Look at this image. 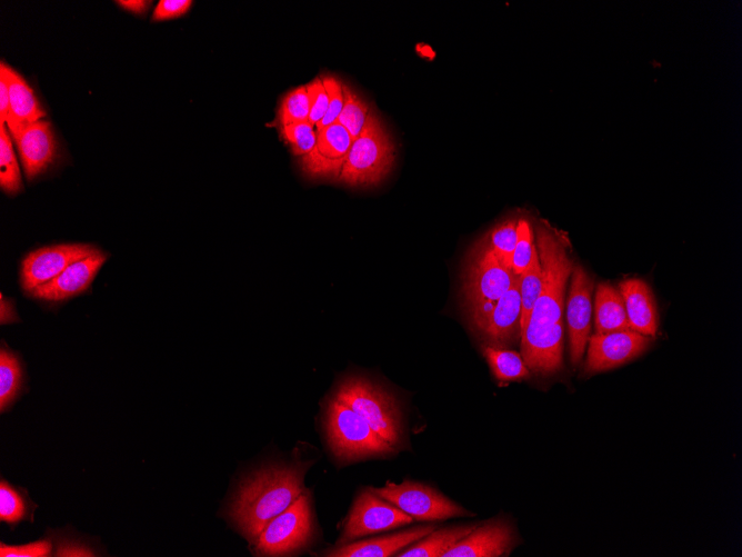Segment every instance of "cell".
I'll list each match as a JSON object with an SVG mask.
<instances>
[{
	"label": "cell",
	"mask_w": 742,
	"mask_h": 557,
	"mask_svg": "<svg viewBox=\"0 0 742 557\" xmlns=\"http://www.w3.org/2000/svg\"><path fill=\"white\" fill-rule=\"evenodd\" d=\"M521 296L520 276L499 298L490 314L477 326L494 345H504L520 332Z\"/></svg>",
	"instance_id": "ac0fdd59"
},
{
	"label": "cell",
	"mask_w": 742,
	"mask_h": 557,
	"mask_svg": "<svg viewBox=\"0 0 742 557\" xmlns=\"http://www.w3.org/2000/svg\"><path fill=\"white\" fill-rule=\"evenodd\" d=\"M485 242L492 249L498 260L512 270V257L517 242V221L509 219L495 226L489 232Z\"/></svg>",
	"instance_id": "83f0119b"
},
{
	"label": "cell",
	"mask_w": 742,
	"mask_h": 557,
	"mask_svg": "<svg viewBox=\"0 0 742 557\" xmlns=\"http://www.w3.org/2000/svg\"><path fill=\"white\" fill-rule=\"evenodd\" d=\"M541 265L535 250L527 270L520 276L521 316L520 336L523 334L531 310L541 292Z\"/></svg>",
	"instance_id": "4316f807"
},
{
	"label": "cell",
	"mask_w": 742,
	"mask_h": 557,
	"mask_svg": "<svg viewBox=\"0 0 742 557\" xmlns=\"http://www.w3.org/2000/svg\"><path fill=\"white\" fill-rule=\"evenodd\" d=\"M0 76L6 79L10 99V113L6 125L11 137L16 138L28 125L41 120L46 112L20 73L1 62Z\"/></svg>",
	"instance_id": "e0dca14e"
},
{
	"label": "cell",
	"mask_w": 742,
	"mask_h": 557,
	"mask_svg": "<svg viewBox=\"0 0 742 557\" xmlns=\"http://www.w3.org/2000/svg\"><path fill=\"white\" fill-rule=\"evenodd\" d=\"M475 525L434 529L412 547L399 551V557H443L458 541L468 536Z\"/></svg>",
	"instance_id": "7402d4cb"
},
{
	"label": "cell",
	"mask_w": 742,
	"mask_h": 557,
	"mask_svg": "<svg viewBox=\"0 0 742 557\" xmlns=\"http://www.w3.org/2000/svg\"><path fill=\"white\" fill-rule=\"evenodd\" d=\"M313 526L308 494H301L287 509L274 517L254 540L260 556H290L305 548Z\"/></svg>",
	"instance_id": "52a82bcc"
},
{
	"label": "cell",
	"mask_w": 742,
	"mask_h": 557,
	"mask_svg": "<svg viewBox=\"0 0 742 557\" xmlns=\"http://www.w3.org/2000/svg\"><path fill=\"white\" fill-rule=\"evenodd\" d=\"M344 103L337 119L343 126L353 140L362 132L373 110L350 86L343 82Z\"/></svg>",
	"instance_id": "d4e9b609"
},
{
	"label": "cell",
	"mask_w": 742,
	"mask_h": 557,
	"mask_svg": "<svg viewBox=\"0 0 742 557\" xmlns=\"http://www.w3.org/2000/svg\"><path fill=\"white\" fill-rule=\"evenodd\" d=\"M535 250L532 228L528 220L521 218L517 221V242L512 257V270L517 276L527 270Z\"/></svg>",
	"instance_id": "4dcf8cb0"
},
{
	"label": "cell",
	"mask_w": 742,
	"mask_h": 557,
	"mask_svg": "<svg viewBox=\"0 0 742 557\" xmlns=\"http://www.w3.org/2000/svg\"><path fill=\"white\" fill-rule=\"evenodd\" d=\"M593 287L594 280L590 275L580 265H574L566 301L570 358L573 366L581 361L589 340Z\"/></svg>",
	"instance_id": "8fae6325"
},
{
	"label": "cell",
	"mask_w": 742,
	"mask_h": 557,
	"mask_svg": "<svg viewBox=\"0 0 742 557\" xmlns=\"http://www.w3.org/2000/svg\"><path fill=\"white\" fill-rule=\"evenodd\" d=\"M310 102L307 87L300 86L289 91L281 100L278 111L279 126H287L309 120Z\"/></svg>",
	"instance_id": "f1b7e54d"
},
{
	"label": "cell",
	"mask_w": 742,
	"mask_h": 557,
	"mask_svg": "<svg viewBox=\"0 0 742 557\" xmlns=\"http://www.w3.org/2000/svg\"><path fill=\"white\" fill-rule=\"evenodd\" d=\"M329 105L323 119L315 126V130L332 125L337 121L344 103L343 82L334 76H323Z\"/></svg>",
	"instance_id": "d6a6232c"
},
{
	"label": "cell",
	"mask_w": 742,
	"mask_h": 557,
	"mask_svg": "<svg viewBox=\"0 0 742 557\" xmlns=\"http://www.w3.org/2000/svg\"><path fill=\"white\" fill-rule=\"evenodd\" d=\"M308 462H274L254 470L237 489L230 518L239 531L254 541L264 527L303 491Z\"/></svg>",
	"instance_id": "7a4b0ae2"
},
{
	"label": "cell",
	"mask_w": 742,
	"mask_h": 557,
	"mask_svg": "<svg viewBox=\"0 0 742 557\" xmlns=\"http://www.w3.org/2000/svg\"><path fill=\"white\" fill-rule=\"evenodd\" d=\"M594 314L596 334L631 329L622 296L620 291L610 284L600 282L598 285Z\"/></svg>",
	"instance_id": "44dd1931"
},
{
	"label": "cell",
	"mask_w": 742,
	"mask_h": 557,
	"mask_svg": "<svg viewBox=\"0 0 742 557\" xmlns=\"http://www.w3.org/2000/svg\"><path fill=\"white\" fill-rule=\"evenodd\" d=\"M122 8H124L128 11L134 12V13H144L148 10V7L150 6V2L148 1H137V0H131V1H117Z\"/></svg>",
	"instance_id": "f35d334b"
},
{
	"label": "cell",
	"mask_w": 742,
	"mask_h": 557,
	"mask_svg": "<svg viewBox=\"0 0 742 557\" xmlns=\"http://www.w3.org/2000/svg\"><path fill=\"white\" fill-rule=\"evenodd\" d=\"M630 328L644 336L658 330V310L649 285L642 279L629 278L619 284Z\"/></svg>",
	"instance_id": "d6986e66"
},
{
	"label": "cell",
	"mask_w": 742,
	"mask_h": 557,
	"mask_svg": "<svg viewBox=\"0 0 742 557\" xmlns=\"http://www.w3.org/2000/svg\"><path fill=\"white\" fill-rule=\"evenodd\" d=\"M512 527L503 520H491L475 526L443 557H500L507 556L514 546Z\"/></svg>",
	"instance_id": "9a60e30c"
},
{
	"label": "cell",
	"mask_w": 742,
	"mask_h": 557,
	"mask_svg": "<svg viewBox=\"0 0 742 557\" xmlns=\"http://www.w3.org/2000/svg\"><path fill=\"white\" fill-rule=\"evenodd\" d=\"M381 498L393 504L417 520H444L451 517L471 515L431 486L404 480L401 484L388 481L384 487L370 488Z\"/></svg>",
	"instance_id": "ba28073f"
},
{
	"label": "cell",
	"mask_w": 742,
	"mask_h": 557,
	"mask_svg": "<svg viewBox=\"0 0 742 557\" xmlns=\"http://www.w3.org/2000/svg\"><path fill=\"white\" fill-rule=\"evenodd\" d=\"M58 556H93V553L86 547L77 545H62L61 550H58Z\"/></svg>",
	"instance_id": "74e56055"
},
{
	"label": "cell",
	"mask_w": 742,
	"mask_h": 557,
	"mask_svg": "<svg viewBox=\"0 0 742 557\" xmlns=\"http://www.w3.org/2000/svg\"><path fill=\"white\" fill-rule=\"evenodd\" d=\"M434 526H418L389 536L348 543L323 553L328 557H388L434 530Z\"/></svg>",
	"instance_id": "ffe728a7"
},
{
	"label": "cell",
	"mask_w": 742,
	"mask_h": 557,
	"mask_svg": "<svg viewBox=\"0 0 742 557\" xmlns=\"http://www.w3.org/2000/svg\"><path fill=\"white\" fill-rule=\"evenodd\" d=\"M352 142L348 130L337 121L318 130L315 146L301 157L302 173L310 179L337 180Z\"/></svg>",
	"instance_id": "7c38bea8"
},
{
	"label": "cell",
	"mask_w": 742,
	"mask_h": 557,
	"mask_svg": "<svg viewBox=\"0 0 742 557\" xmlns=\"http://www.w3.org/2000/svg\"><path fill=\"white\" fill-rule=\"evenodd\" d=\"M535 235L542 285L521 335V350L529 369L550 375L562 368L564 295L574 263L565 242L548 225L539 223Z\"/></svg>",
	"instance_id": "6da1fadb"
},
{
	"label": "cell",
	"mask_w": 742,
	"mask_h": 557,
	"mask_svg": "<svg viewBox=\"0 0 742 557\" xmlns=\"http://www.w3.org/2000/svg\"><path fill=\"white\" fill-rule=\"evenodd\" d=\"M281 137L297 157L308 155L317 141V130L309 121L280 127Z\"/></svg>",
	"instance_id": "f546056e"
},
{
	"label": "cell",
	"mask_w": 742,
	"mask_h": 557,
	"mask_svg": "<svg viewBox=\"0 0 742 557\" xmlns=\"http://www.w3.org/2000/svg\"><path fill=\"white\" fill-rule=\"evenodd\" d=\"M13 140L28 180H33L53 163L57 141L51 125L41 119L28 125Z\"/></svg>",
	"instance_id": "2e32d148"
},
{
	"label": "cell",
	"mask_w": 742,
	"mask_h": 557,
	"mask_svg": "<svg viewBox=\"0 0 742 557\" xmlns=\"http://www.w3.org/2000/svg\"><path fill=\"white\" fill-rule=\"evenodd\" d=\"M394 161L392 138L373 111L353 140L337 180L350 187H373L389 175Z\"/></svg>",
	"instance_id": "3957f363"
},
{
	"label": "cell",
	"mask_w": 742,
	"mask_h": 557,
	"mask_svg": "<svg viewBox=\"0 0 742 557\" xmlns=\"http://www.w3.org/2000/svg\"><path fill=\"white\" fill-rule=\"evenodd\" d=\"M22 386V367L9 349L0 351V409L4 411L16 399Z\"/></svg>",
	"instance_id": "484cf974"
},
{
	"label": "cell",
	"mask_w": 742,
	"mask_h": 557,
	"mask_svg": "<svg viewBox=\"0 0 742 557\" xmlns=\"http://www.w3.org/2000/svg\"><path fill=\"white\" fill-rule=\"evenodd\" d=\"M99 249L87 243L47 246L29 252L21 262L20 284L30 294L58 277L71 263L89 257Z\"/></svg>",
	"instance_id": "30bf717a"
},
{
	"label": "cell",
	"mask_w": 742,
	"mask_h": 557,
	"mask_svg": "<svg viewBox=\"0 0 742 557\" xmlns=\"http://www.w3.org/2000/svg\"><path fill=\"white\" fill-rule=\"evenodd\" d=\"M309 102H310V113L309 122L312 126H317L324 117L329 99L325 87L322 81V77H317L311 82L305 84Z\"/></svg>",
	"instance_id": "836d02e7"
},
{
	"label": "cell",
	"mask_w": 742,
	"mask_h": 557,
	"mask_svg": "<svg viewBox=\"0 0 742 557\" xmlns=\"http://www.w3.org/2000/svg\"><path fill=\"white\" fill-rule=\"evenodd\" d=\"M334 398L359 414L391 446L401 444V411L397 399L383 387L363 377H350L339 385Z\"/></svg>",
	"instance_id": "277c9868"
},
{
	"label": "cell",
	"mask_w": 742,
	"mask_h": 557,
	"mask_svg": "<svg viewBox=\"0 0 742 557\" xmlns=\"http://www.w3.org/2000/svg\"><path fill=\"white\" fill-rule=\"evenodd\" d=\"M483 354L498 379L510 381L530 377V369L520 354L495 346H485Z\"/></svg>",
	"instance_id": "603a6c76"
},
{
	"label": "cell",
	"mask_w": 742,
	"mask_h": 557,
	"mask_svg": "<svg viewBox=\"0 0 742 557\" xmlns=\"http://www.w3.org/2000/svg\"><path fill=\"white\" fill-rule=\"evenodd\" d=\"M0 187L8 195H17L23 189L11 135L2 123H0Z\"/></svg>",
	"instance_id": "cb8c5ba5"
},
{
	"label": "cell",
	"mask_w": 742,
	"mask_h": 557,
	"mask_svg": "<svg viewBox=\"0 0 742 557\" xmlns=\"http://www.w3.org/2000/svg\"><path fill=\"white\" fill-rule=\"evenodd\" d=\"M10 113L9 90L6 79L0 76V123L6 125Z\"/></svg>",
	"instance_id": "8d00e7d4"
},
{
	"label": "cell",
	"mask_w": 742,
	"mask_h": 557,
	"mask_svg": "<svg viewBox=\"0 0 742 557\" xmlns=\"http://www.w3.org/2000/svg\"><path fill=\"white\" fill-rule=\"evenodd\" d=\"M412 519L407 513L372 490H363L352 505L339 544H348L367 535L408 525Z\"/></svg>",
	"instance_id": "9c48e42d"
},
{
	"label": "cell",
	"mask_w": 742,
	"mask_h": 557,
	"mask_svg": "<svg viewBox=\"0 0 742 557\" xmlns=\"http://www.w3.org/2000/svg\"><path fill=\"white\" fill-rule=\"evenodd\" d=\"M52 549L48 540H38L26 545H0L1 557H47Z\"/></svg>",
	"instance_id": "e575fe53"
},
{
	"label": "cell",
	"mask_w": 742,
	"mask_h": 557,
	"mask_svg": "<svg viewBox=\"0 0 742 557\" xmlns=\"http://www.w3.org/2000/svg\"><path fill=\"white\" fill-rule=\"evenodd\" d=\"M27 508L21 495L7 481L0 484V519L16 525L26 517Z\"/></svg>",
	"instance_id": "1f68e13d"
},
{
	"label": "cell",
	"mask_w": 742,
	"mask_h": 557,
	"mask_svg": "<svg viewBox=\"0 0 742 557\" xmlns=\"http://www.w3.org/2000/svg\"><path fill=\"white\" fill-rule=\"evenodd\" d=\"M325 430L333 455L344 461L385 456L394 447L345 404L333 398L325 411Z\"/></svg>",
	"instance_id": "8992f818"
},
{
	"label": "cell",
	"mask_w": 742,
	"mask_h": 557,
	"mask_svg": "<svg viewBox=\"0 0 742 557\" xmlns=\"http://www.w3.org/2000/svg\"><path fill=\"white\" fill-rule=\"evenodd\" d=\"M191 4L190 0H160L152 13V20L162 21L183 16Z\"/></svg>",
	"instance_id": "d590c367"
},
{
	"label": "cell",
	"mask_w": 742,
	"mask_h": 557,
	"mask_svg": "<svg viewBox=\"0 0 742 557\" xmlns=\"http://www.w3.org/2000/svg\"><path fill=\"white\" fill-rule=\"evenodd\" d=\"M517 277L498 260L485 240L474 248L464 270L463 294L475 327L490 314Z\"/></svg>",
	"instance_id": "5b68a950"
},
{
	"label": "cell",
	"mask_w": 742,
	"mask_h": 557,
	"mask_svg": "<svg viewBox=\"0 0 742 557\" xmlns=\"http://www.w3.org/2000/svg\"><path fill=\"white\" fill-rule=\"evenodd\" d=\"M584 370L595 374L615 368L640 356L649 346L648 336L634 330L594 334L589 337Z\"/></svg>",
	"instance_id": "4fadbf2b"
},
{
	"label": "cell",
	"mask_w": 742,
	"mask_h": 557,
	"mask_svg": "<svg viewBox=\"0 0 742 557\" xmlns=\"http://www.w3.org/2000/svg\"><path fill=\"white\" fill-rule=\"evenodd\" d=\"M107 259L108 253L99 250L71 263L58 277L39 286L29 295L49 302H59L78 296L90 287Z\"/></svg>",
	"instance_id": "5bb4252c"
}]
</instances>
